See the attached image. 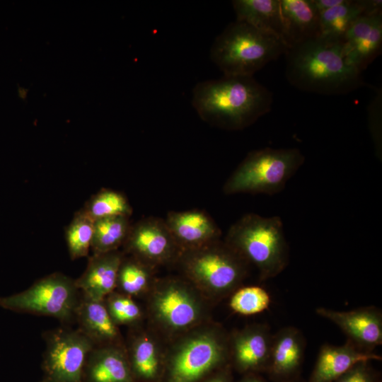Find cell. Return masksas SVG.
I'll return each instance as SVG.
<instances>
[{"label":"cell","mask_w":382,"mask_h":382,"mask_svg":"<svg viewBox=\"0 0 382 382\" xmlns=\"http://www.w3.org/2000/svg\"><path fill=\"white\" fill-rule=\"evenodd\" d=\"M224 243L257 268L261 280L277 276L289 264V246L277 216L244 215L230 227Z\"/></svg>","instance_id":"3957f363"},{"label":"cell","mask_w":382,"mask_h":382,"mask_svg":"<svg viewBox=\"0 0 382 382\" xmlns=\"http://www.w3.org/2000/svg\"><path fill=\"white\" fill-rule=\"evenodd\" d=\"M273 96L253 76H224L201 81L192 90V105L199 117L226 129H241L272 108Z\"/></svg>","instance_id":"7a4b0ae2"},{"label":"cell","mask_w":382,"mask_h":382,"mask_svg":"<svg viewBox=\"0 0 382 382\" xmlns=\"http://www.w3.org/2000/svg\"><path fill=\"white\" fill-rule=\"evenodd\" d=\"M340 40L348 62L363 72L381 53L382 8L357 18Z\"/></svg>","instance_id":"4fadbf2b"},{"label":"cell","mask_w":382,"mask_h":382,"mask_svg":"<svg viewBox=\"0 0 382 382\" xmlns=\"http://www.w3.org/2000/svg\"><path fill=\"white\" fill-rule=\"evenodd\" d=\"M129 362L133 376L150 381L157 378L161 364V349L151 335L144 333L133 341Z\"/></svg>","instance_id":"cb8c5ba5"},{"label":"cell","mask_w":382,"mask_h":382,"mask_svg":"<svg viewBox=\"0 0 382 382\" xmlns=\"http://www.w3.org/2000/svg\"><path fill=\"white\" fill-rule=\"evenodd\" d=\"M75 281L54 273L19 293L0 297V307L11 311L42 315L67 320L79 303Z\"/></svg>","instance_id":"9c48e42d"},{"label":"cell","mask_w":382,"mask_h":382,"mask_svg":"<svg viewBox=\"0 0 382 382\" xmlns=\"http://www.w3.org/2000/svg\"><path fill=\"white\" fill-rule=\"evenodd\" d=\"M164 221L181 252L216 241L221 234L212 218L199 209L170 212Z\"/></svg>","instance_id":"9a60e30c"},{"label":"cell","mask_w":382,"mask_h":382,"mask_svg":"<svg viewBox=\"0 0 382 382\" xmlns=\"http://www.w3.org/2000/svg\"><path fill=\"white\" fill-rule=\"evenodd\" d=\"M75 314L81 325V331L93 343H98L101 347L119 346L120 331L104 301H94L84 297L79 302Z\"/></svg>","instance_id":"ffe728a7"},{"label":"cell","mask_w":382,"mask_h":382,"mask_svg":"<svg viewBox=\"0 0 382 382\" xmlns=\"http://www.w3.org/2000/svg\"><path fill=\"white\" fill-rule=\"evenodd\" d=\"M272 336L265 323L248 325L229 336L230 358L242 371L267 369Z\"/></svg>","instance_id":"5bb4252c"},{"label":"cell","mask_w":382,"mask_h":382,"mask_svg":"<svg viewBox=\"0 0 382 382\" xmlns=\"http://www.w3.org/2000/svg\"><path fill=\"white\" fill-rule=\"evenodd\" d=\"M232 5L236 21L272 35L284 42L279 0H233Z\"/></svg>","instance_id":"7402d4cb"},{"label":"cell","mask_w":382,"mask_h":382,"mask_svg":"<svg viewBox=\"0 0 382 382\" xmlns=\"http://www.w3.org/2000/svg\"><path fill=\"white\" fill-rule=\"evenodd\" d=\"M122 255L117 250L93 254L82 275L75 281L84 297L103 301L117 287Z\"/></svg>","instance_id":"ac0fdd59"},{"label":"cell","mask_w":382,"mask_h":382,"mask_svg":"<svg viewBox=\"0 0 382 382\" xmlns=\"http://www.w3.org/2000/svg\"><path fill=\"white\" fill-rule=\"evenodd\" d=\"M241 382H265L260 378L255 377V376H248L245 378H244Z\"/></svg>","instance_id":"836d02e7"},{"label":"cell","mask_w":382,"mask_h":382,"mask_svg":"<svg viewBox=\"0 0 382 382\" xmlns=\"http://www.w3.org/2000/svg\"><path fill=\"white\" fill-rule=\"evenodd\" d=\"M93 343L81 330H57L47 339L44 368L52 382H81Z\"/></svg>","instance_id":"30bf717a"},{"label":"cell","mask_w":382,"mask_h":382,"mask_svg":"<svg viewBox=\"0 0 382 382\" xmlns=\"http://www.w3.org/2000/svg\"><path fill=\"white\" fill-rule=\"evenodd\" d=\"M381 355L359 349L347 340L342 345L321 346L309 382H335L356 364L381 360Z\"/></svg>","instance_id":"2e32d148"},{"label":"cell","mask_w":382,"mask_h":382,"mask_svg":"<svg viewBox=\"0 0 382 382\" xmlns=\"http://www.w3.org/2000/svg\"><path fill=\"white\" fill-rule=\"evenodd\" d=\"M94 221L81 209L66 229V241L72 260L86 257L93 237Z\"/></svg>","instance_id":"83f0119b"},{"label":"cell","mask_w":382,"mask_h":382,"mask_svg":"<svg viewBox=\"0 0 382 382\" xmlns=\"http://www.w3.org/2000/svg\"><path fill=\"white\" fill-rule=\"evenodd\" d=\"M123 245L132 257L153 267L176 262L181 253L164 219L153 216L132 225Z\"/></svg>","instance_id":"8fae6325"},{"label":"cell","mask_w":382,"mask_h":382,"mask_svg":"<svg viewBox=\"0 0 382 382\" xmlns=\"http://www.w3.org/2000/svg\"><path fill=\"white\" fill-rule=\"evenodd\" d=\"M152 269L153 267L132 256L123 257L118 270L117 287L128 296L139 295L152 282Z\"/></svg>","instance_id":"484cf974"},{"label":"cell","mask_w":382,"mask_h":382,"mask_svg":"<svg viewBox=\"0 0 382 382\" xmlns=\"http://www.w3.org/2000/svg\"><path fill=\"white\" fill-rule=\"evenodd\" d=\"M379 8H382L381 0H343L320 12V36L341 40L357 18Z\"/></svg>","instance_id":"603a6c76"},{"label":"cell","mask_w":382,"mask_h":382,"mask_svg":"<svg viewBox=\"0 0 382 382\" xmlns=\"http://www.w3.org/2000/svg\"><path fill=\"white\" fill-rule=\"evenodd\" d=\"M306 340L298 328L287 326L273 334L267 369L277 378H288L300 367Z\"/></svg>","instance_id":"d6986e66"},{"label":"cell","mask_w":382,"mask_h":382,"mask_svg":"<svg viewBox=\"0 0 382 382\" xmlns=\"http://www.w3.org/2000/svg\"><path fill=\"white\" fill-rule=\"evenodd\" d=\"M285 75L308 93L341 96L365 86L362 72L347 60L340 40L323 36L287 48Z\"/></svg>","instance_id":"6da1fadb"},{"label":"cell","mask_w":382,"mask_h":382,"mask_svg":"<svg viewBox=\"0 0 382 382\" xmlns=\"http://www.w3.org/2000/svg\"><path fill=\"white\" fill-rule=\"evenodd\" d=\"M316 313L335 324L347 336V340L359 349L374 352L382 345V313L374 306L339 311L319 307Z\"/></svg>","instance_id":"7c38bea8"},{"label":"cell","mask_w":382,"mask_h":382,"mask_svg":"<svg viewBox=\"0 0 382 382\" xmlns=\"http://www.w3.org/2000/svg\"><path fill=\"white\" fill-rule=\"evenodd\" d=\"M279 4L287 48L320 36V12L313 0H279Z\"/></svg>","instance_id":"e0dca14e"},{"label":"cell","mask_w":382,"mask_h":382,"mask_svg":"<svg viewBox=\"0 0 382 382\" xmlns=\"http://www.w3.org/2000/svg\"><path fill=\"white\" fill-rule=\"evenodd\" d=\"M93 221L114 216H128L132 209L126 197L122 193L103 189L93 195L82 209Z\"/></svg>","instance_id":"4316f807"},{"label":"cell","mask_w":382,"mask_h":382,"mask_svg":"<svg viewBox=\"0 0 382 382\" xmlns=\"http://www.w3.org/2000/svg\"><path fill=\"white\" fill-rule=\"evenodd\" d=\"M106 308L116 325H129L138 321L141 311L132 296L111 293L104 300Z\"/></svg>","instance_id":"f546056e"},{"label":"cell","mask_w":382,"mask_h":382,"mask_svg":"<svg viewBox=\"0 0 382 382\" xmlns=\"http://www.w3.org/2000/svg\"><path fill=\"white\" fill-rule=\"evenodd\" d=\"M229 358V336L221 328H194L169 349L167 381L197 382Z\"/></svg>","instance_id":"8992f818"},{"label":"cell","mask_w":382,"mask_h":382,"mask_svg":"<svg viewBox=\"0 0 382 382\" xmlns=\"http://www.w3.org/2000/svg\"><path fill=\"white\" fill-rule=\"evenodd\" d=\"M270 302L269 293L262 287L240 286L232 293L229 306L235 313L243 316H251L267 309Z\"/></svg>","instance_id":"f1b7e54d"},{"label":"cell","mask_w":382,"mask_h":382,"mask_svg":"<svg viewBox=\"0 0 382 382\" xmlns=\"http://www.w3.org/2000/svg\"><path fill=\"white\" fill-rule=\"evenodd\" d=\"M176 262L195 288L216 297L225 296L239 288L249 265L219 240L182 251Z\"/></svg>","instance_id":"5b68a950"},{"label":"cell","mask_w":382,"mask_h":382,"mask_svg":"<svg viewBox=\"0 0 382 382\" xmlns=\"http://www.w3.org/2000/svg\"><path fill=\"white\" fill-rule=\"evenodd\" d=\"M199 291L187 279L166 278L156 282L149 303L153 319L170 332H187L198 326L204 316Z\"/></svg>","instance_id":"ba28073f"},{"label":"cell","mask_w":382,"mask_h":382,"mask_svg":"<svg viewBox=\"0 0 382 382\" xmlns=\"http://www.w3.org/2000/svg\"><path fill=\"white\" fill-rule=\"evenodd\" d=\"M368 363L356 364L335 382H374V373Z\"/></svg>","instance_id":"4dcf8cb0"},{"label":"cell","mask_w":382,"mask_h":382,"mask_svg":"<svg viewBox=\"0 0 382 382\" xmlns=\"http://www.w3.org/2000/svg\"><path fill=\"white\" fill-rule=\"evenodd\" d=\"M304 161V156L296 148H265L251 151L228 178L224 192L226 195L277 194Z\"/></svg>","instance_id":"52a82bcc"},{"label":"cell","mask_w":382,"mask_h":382,"mask_svg":"<svg viewBox=\"0 0 382 382\" xmlns=\"http://www.w3.org/2000/svg\"><path fill=\"white\" fill-rule=\"evenodd\" d=\"M129 218L120 216L94 221L91 244L93 254L117 250L124 244L132 226Z\"/></svg>","instance_id":"d4e9b609"},{"label":"cell","mask_w":382,"mask_h":382,"mask_svg":"<svg viewBox=\"0 0 382 382\" xmlns=\"http://www.w3.org/2000/svg\"><path fill=\"white\" fill-rule=\"evenodd\" d=\"M315 6L319 12L328 10L335 7L341 3L343 0H313Z\"/></svg>","instance_id":"1f68e13d"},{"label":"cell","mask_w":382,"mask_h":382,"mask_svg":"<svg viewBox=\"0 0 382 382\" xmlns=\"http://www.w3.org/2000/svg\"><path fill=\"white\" fill-rule=\"evenodd\" d=\"M286 50L279 38L236 21L215 38L210 57L224 76H253Z\"/></svg>","instance_id":"277c9868"},{"label":"cell","mask_w":382,"mask_h":382,"mask_svg":"<svg viewBox=\"0 0 382 382\" xmlns=\"http://www.w3.org/2000/svg\"><path fill=\"white\" fill-rule=\"evenodd\" d=\"M85 368L88 382H133L129 359L120 346L92 349Z\"/></svg>","instance_id":"44dd1931"},{"label":"cell","mask_w":382,"mask_h":382,"mask_svg":"<svg viewBox=\"0 0 382 382\" xmlns=\"http://www.w3.org/2000/svg\"><path fill=\"white\" fill-rule=\"evenodd\" d=\"M207 382H228V378L224 375L218 376Z\"/></svg>","instance_id":"d6a6232c"}]
</instances>
